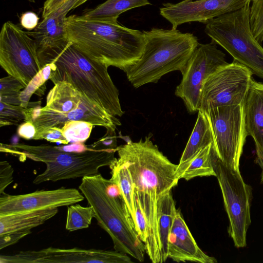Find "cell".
<instances>
[{
  "label": "cell",
  "instance_id": "2e32d148",
  "mask_svg": "<svg viewBox=\"0 0 263 263\" xmlns=\"http://www.w3.org/2000/svg\"><path fill=\"white\" fill-rule=\"evenodd\" d=\"M84 198L78 190L65 187L16 195L4 193L0 197V215L68 206L83 200Z\"/></svg>",
  "mask_w": 263,
  "mask_h": 263
},
{
  "label": "cell",
  "instance_id": "e575fe53",
  "mask_svg": "<svg viewBox=\"0 0 263 263\" xmlns=\"http://www.w3.org/2000/svg\"><path fill=\"white\" fill-rule=\"evenodd\" d=\"M68 1H71L73 4L74 8H76L88 0H46L43 6L42 17L43 18L46 17L63 4Z\"/></svg>",
  "mask_w": 263,
  "mask_h": 263
},
{
  "label": "cell",
  "instance_id": "8992f818",
  "mask_svg": "<svg viewBox=\"0 0 263 263\" xmlns=\"http://www.w3.org/2000/svg\"><path fill=\"white\" fill-rule=\"evenodd\" d=\"M117 149L89 147L83 152H70L47 144L30 145L20 143H1L0 146L1 152L17 157L20 161L30 159L46 164L45 170L34 179V184L97 175L100 168L109 166L115 158Z\"/></svg>",
  "mask_w": 263,
  "mask_h": 263
},
{
  "label": "cell",
  "instance_id": "d4e9b609",
  "mask_svg": "<svg viewBox=\"0 0 263 263\" xmlns=\"http://www.w3.org/2000/svg\"><path fill=\"white\" fill-rule=\"evenodd\" d=\"M177 209L171 192L164 197L158 224L161 263L168 258V236L172 227Z\"/></svg>",
  "mask_w": 263,
  "mask_h": 263
},
{
  "label": "cell",
  "instance_id": "f546056e",
  "mask_svg": "<svg viewBox=\"0 0 263 263\" xmlns=\"http://www.w3.org/2000/svg\"><path fill=\"white\" fill-rule=\"evenodd\" d=\"M250 6V25L256 40L263 41V0H253Z\"/></svg>",
  "mask_w": 263,
  "mask_h": 263
},
{
  "label": "cell",
  "instance_id": "f35d334b",
  "mask_svg": "<svg viewBox=\"0 0 263 263\" xmlns=\"http://www.w3.org/2000/svg\"><path fill=\"white\" fill-rule=\"evenodd\" d=\"M36 128L33 122H24L17 128L18 135L26 140L33 139L36 134Z\"/></svg>",
  "mask_w": 263,
  "mask_h": 263
},
{
  "label": "cell",
  "instance_id": "ba28073f",
  "mask_svg": "<svg viewBox=\"0 0 263 263\" xmlns=\"http://www.w3.org/2000/svg\"><path fill=\"white\" fill-rule=\"evenodd\" d=\"M205 33L238 63L263 79V47L254 36L250 25V3L205 24Z\"/></svg>",
  "mask_w": 263,
  "mask_h": 263
},
{
  "label": "cell",
  "instance_id": "4dcf8cb0",
  "mask_svg": "<svg viewBox=\"0 0 263 263\" xmlns=\"http://www.w3.org/2000/svg\"><path fill=\"white\" fill-rule=\"evenodd\" d=\"M24 85L15 77L8 75L0 79L1 96H20Z\"/></svg>",
  "mask_w": 263,
  "mask_h": 263
},
{
  "label": "cell",
  "instance_id": "d590c367",
  "mask_svg": "<svg viewBox=\"0 0 263 263\" xmlns=\"http://www.w3.org/2000/svg\"><path fill=\"white\" fill-rule=\"evenodd\" d=\"M31 233V231H27L0 235V249L2 250L16 243Z\"/></svg>",
  "mask_w": 263,
  "mask_h": 263
},
{
  "label": "cell",
  "instance_id": "f1b7e54d",
  "mask_svg": "<svg viewBox=\"0 0 263 263\" xmlns=\"http://www.w3.org/2000/svg\"><path fill=\"white\" fill-rule=\"evenodd\" d=\"M25 108L0 101V126L17 125L25 119Z\"/></svg>",
  "mask_w": 263,
  "mask_h": 263
},
{
  "label": "cell",
  "instance_id": "60d3db41",
  "mask_svg": "<svg viewBox=\"0 0 263 263\" xmlns=\"http://www.w3.org/2000/svg\"><path fill=\"white\" fill-rule=\"evenodd\" d=\"M260 182L261 183H263V169H262V173H261V180H260Z\"/></svg>",
  "mask_w": 263,
  "mask_h": 263
},
{
  "label": "cell",
  "instance_id": "d6986e66",
  "mask_svg": "<svg viewBox=\"0 0 263 263\" xmlns=\"http://www.w3.org/2000/svg\"><path fill=\"white\" fill-rule=\"evenodd\" d=\"M243 105L247 135L254 140L256 161L263 169V83L253 79Z\"/></svg>",
  "mask_w": 263,
  "mask_h": 263
},
{
  "label": "cell",
  "instance_id": "7402d4cb",
  "mask_svg": "<svg viewBox=\"0 0 263 263\" xmlns=\"http://www.w3.org/2000/svg\"><path fill=\"white\" fill-rule=\"evenodd\" d=\"M193 131L181 157L178 167L190 160L200 149L213 143V137L209 122L204 113L198 111Z\"/></svg>",
  "mask_w": 263,
  "mask_h": 263
},
{
  "label": "cell",
  "instance_id": "ab89813d",
  "mask_svg": "<svg viewBox=\"0 0 263 263\" xmlns=\"http://www.w3.org/2000/svg\"><path fill=\"white\" fill-rule=\"evenodd\" d=\"M0 101L10 105L21 106L20 96H1Z\"/></svg>",
  "mask_w": 263,
  "mask_h": 263
},
{
  "label": "cell",
  "instance_id": "b9f144b4",
  "mask_svg": "<svg viewBox=\"0 0 263 263\" xmlns=\"http://www.w3.org/2000/svg\"><path fill=\"white\" fill-rule=\"evenodd\" d=\"M253 0H247V3H251Z\"/></svg>",
  "mask_w": 263,
  "mask_h": 263
},
{
  "label": "cell",
  "instance_id": "7a4b0ae2",
  "mask_svg": "<svg viewBox=\"0 0 263 263\" xmlns=\"http://www.w3.org/2000/svg\"><path fill=\"white\" fill-rule=\"evenodd\" d=\"M67 39L91 60L123 71L140 58L145 45L143 31L118 22L87 20L71 15L65 21Z\"/></svg>",
  "mask_w": 263,
  "mask_h": 263
},
{
  "label": "cell",
  "instance_id": "52a82bcc",
  "mask_svg": "<svg viewBox=\"0 0 263 263\" xmlns=\"http://www.w3.org/2000/svg\"><path fill=\"white\" fill-rule=\"evenodd\" d=\"M54 84L47 96L45 106L32 121L36 131L33 140H41L50 128H61L69 121H84L111 130L121 125L116 116L90 101L71 84L60 81Z\"/></svg>",
  "mask_w": 263,
  "mask_h": 263
},
{
  "label": "cell",
  "instance_id": "cb8c5ba5",
  "mask_svg": "<svg viewBox=\"0 0 263 263\" xmlns=\"http://www.w3.org/2000/svg\"><path fill=\"white\" fill-rule=\"evenodd\" d=\"M109 166L111 170L110 179L119 187L135 228L134 187L130 173L124 164L117 158L114 159Z\"/></svg>",
  "mask_w": 263,
  "mask_h": 263
},
{
  "label": "cell",
  "instance_id": "836d02e7",
  "mask_svg": "<svg viewBox=\"0 0 263 263\" xmlns=\"http://www.w3.org/2000/svg\"><path fill=\"white\" fill-rule=\"evenodd\" d=\"M14 172L12 165L6 160L0 162V194L4 193L6 187L13 181Z\"/></svg>",
  "mask_w": 263,
  "mask_h": 263
},
{
  "label": "cell",
  "instance_id": "ac0fdd59",
  "mask_svg": "<svg viewBox=\"0 0 263 263\" xmlns=\"http://www.w3.org/2000/svg\"><path fill=\"white\" fill-rule=\"evenodd\" d=\"M73 9L70 2L64 3L44 18L33 31L28 32L35 41L38 52L58 47L69 42L65 21L67 13Z\"/></svg>",
  "mask_w": 263,
  "mask_h": 263
},
{
  "label": "cell",
  "instance_id": "e0dca14e",
  "mask_svg": "<svg viewBox=\"0 0 263 263\" xmlns=\"http://www.w3.org/2000/svg\"><path fill=\"white\" fill-rule=\"evenodd\" d=\"M168 258L174 261L216 263L215 258L204 253L197 245L181 213L177 209L168 240Z\"/></svg>",
  "mask_w": 263,
  "mask_h": 263
},
{
  "label": "cell",
  "instance_id": "9a60e30c",
  "mask_svg": "<svg viewBox=\"0 0 263 263\" xmlns=\"http://www.w3.org/2000/svg\"><path fill=\"white\" fill-rule=\"evenodd\" d=\"M247 0H183L178 3L163 4L160 15L172 25V29L193 22L206 24L223 14L242 8Z\"/></svg>",
  "mask_w": 263,
  "mask_h": 263
},
{
  "label": "cell",
  "instance_id": "8fae6325",
  "mask_svg": "<svg viewBox=\"0 0 263 263\" xmlns=\"http://www.w3.org/2000/svg\"><path fill=\"white\" fill-rule=\"evenodd\" d=\"M0 65L25 87L43 68L34 40L10 21L3 25L0 32Z\"/></svg>",
  "mask_w": 263,
  "mask_h": 263
},
{
  "label": "cell",
  "instance_id": "6da1fadb",
  "mask_svg": "<svg viewBox=\"0 0 263 263\" xmlns=\"http://www.w3.org/2000/svg\"><path fill=\"white\" fill-rule=\"evenodd\" d=\"M130 141L118 146V159L128 168L134 195L139 200L148 224L145 252L153 263H161L158 224L164 196L176 186L178 164L172 163L151 140Z\"/></svg>",
  "mask_w": 263,
  "mask_h": 263
},
{
  "label": "cell",
  "instance_id": "4fadbf2b",
  "mask_svg": "<svg viewBox=\"0 0 263 263\" xmlns=\"http://www.w3.org/2000/svg\"><path fill=\"white\" fill-rule=\"evenodd\" d=\"M228 62L226 54L213 42L199 43L181 73L175 95L181 98L190 114L198 112L201 92L207 78Z\"/></svg>",
  "mask_w": 263,
  "mask_h": 263
},
{
  "label": "cell",
  "instance_id": "1f68e13d",
  "mask_svg": "<svg viewBox=\"0 0 263 263\" xmlns=\"http://www.w3.org/2000/svg\"><path fill=\"white\" fill-rule=\"evenodd\" d=\"M135 229L138 236L145 244L148 237V224L137 198L134 195Z\"/></svg>",
  "mask_w": 263,
  "mask_h": 263
},
{
  "label": "cell",
  "instance_id": "277c9868",
  "mask_svg": "<svg viewBox=\"0 0 263 263\" xmlns=\"http://www.w3.org/2000/svg\"><path fill=\"white\" fill-rule=\"evenodd\" d=\"M93 208L98 224L111 238L115 251L143 262L145 248L117 184L100 173L82 178L79 187Z\"/></svg>",
  "mask_w": 263,
  "mask_h": 263
},
{
  "label": "cell",
  "instance_id": "ffe728a7",
  "mask_svg": "<svg viewBox=\"0 0 263 263\" xmlns=\"http://www.w3.org/2000/svg\"><path fill=\"white\" fill-rule=\"evenodd\" d=\"M58 208L0 215V235L31 231L54 217Z\"/></svg>",
  "mask_w": 263,
  "mask_h": 263
},
{
  "label": "cell",
  "instance_id": "d6a6232c",
  "mask_svg": "<svg viewBox=\"0 0 263 263\" xmlns=\"http://www.w3.org/2000/svg\"><path fill=\"white\" fill-rule=\"evenodd\" d=\"M93 149H116L117 148V136L115 130H106L104 136L98 141L89 145Z\"/></svg>",
  "mask_w": 263,
  "mask_h": 263
},
{
  "label": "cell",
  "instance_id": "5bb4252c",
  "mask_svg": "<svg viewBox=\"0 0 263 263\" xmlns=\"http://www.w3.org/2000/svg\"><path fill=\"white\" fill-rule=\"evenodd\" d=\"M1 263H132L127 254L117 251L49 247L0 256Z\"/></svg>",
  "mask_w": 263,
  "mask_h": 263
},
{
  "label": "cell",
  "instance_id": "7c38bea8",
  "mask_svg": "<svg viewBox=\"0 0 263 263\" xmlns=\"http://www.w3.org/2000/svg\"><path fill=\"white\" fill-rule=\"evenodd\" d=\"M253 75L249 68L235 61L220 67L205 80L198 110L243 104Z\"/></svg>",
  "mask_w": 263,
  "mask_h": 263
},
{
  "label": "cell",
  "instance_id": "4316f807",
  "mask_svg": "<svg viewBox=\"0 0 263 263\" xmlns=\"http://www.w3.org/2000/svg\"><path fill=\"white\" fill-rule=\"evenodd\" d=\"M95 217L93 208L91 205H70L67 209L66 229L72 232L87 228Z\"/></svg>",
  "mask_w": 263,
  "mask_h": 263
},
{
  "label": "cell",
  "instance_id": "484cf974",
  "mask_svg": "<svg viewBox=\"0 0 263 263\" xmlns=\"http://www.w3.org/2000/svg\"><path fill=\"white\" fill-rule=\"evenodd\" d=\"M51 68L49 64L44 68L33 78L29 84L21 92V106L24 108L35 107L40 105L41 101L30 102L33 94L42 96L46 90L45 82L50 79Z\"/></svg>",
  "mask_w": 263,
  "mask_h": 263
},
{
  "label": "cell",
  "instance_id": "5b68a950",
  "mask_svg": "<svg viewBox=\"0 0 263 263\" xmlns=\"http://www.w3.org/2000/svg\"><path fill=\"white\" fill-rule=\"evenodd\" d=\"M145 45L139 60L123 71L135 88L157 83L174 71L182 73L199 43L191 33L177 29L152 28L143 31Z\"/></svg>",
  "mask_w": 263,
  "mask_h": 263
},
{
  "label": "cell",
  "instance_id": "9c48e42d",
  "mask_svg": "<svg viewBox=\"0 0 263 263\" xmlns=\"http://www.w3.org/2000/svg\"><path fill=\"white\" fill-rule=\"evenodd\" d=\"M213 164L229 219V234L235 247L243 248L247 245V232L251 222L252 188L245 182L240 171L226 166L215 152Z\"/></svg>",
  "mask_w": 263,
  "mask_h": 263
},
{
  "label": "cell",
  "instance_id": "83f0119b",
  "mask_svg": "<svg viewBox=\"0 0 263 263\" xmlns=\"http://www.w3.org/2000/svg\"><path fill=\"white\" fill-rule=\"evenodd\" d=\"M93 126L84 121H69L64 123L61 130L69 143H84L89 138Z\"/></svg>",
  "mask_w": 263,
  "mask_h": 263
},
{
  "label": "cell",
  "instance_id": "3957f363",
  "mask_svg": "<svg viewBox=\"0 0 263 263\" xmlns=\"http://www.w3.org/2000/svg\"><path fill=\"white\" fill-rule=\"evenodd\" d=\"M41 64L51 68L49 80L53 84H71L90 101L110 114L121 117L119 92L108 72V67L87 57L71 42L38 52Z\"/></svg>",
  "mask_w": 263,
  "mask_h": 263
},
{
  "label": "cell",
  "instance_id": "74e56055",
  "mask_svg": "<svg viewBox=\"0 0 263 263\" xmlns=\"http://www.w3.org/2000/svg\"><path fill=\"white\" fill-rule=\"evenodd\" d=\"M39 17L36 13L28 11L23 13L21 16L20 23L25 29L34 30L39 24Z\"/></svg>",
  "mask_w": 263,
  "mask_h": 263
},
{
  "label": "cell",
  "instance_id": "44dd1931",
  "mask_svg": "<svg viewBox=\"0 0 263 263\" xmlns=\"http://www.w3.org/2000/svg\"><path fill=\"white\" fill-rule=\"evenodd\" d=\"M214 153L213 143L202 148L186 163L177 166V178L189 181L197 177H216L213 164Z\"/></svg>",
  "mask_w": 263,
  "mask_h": 263
},
{
  "label": "cell",
  "instance_id": "603a6c76",
  "mask_svg": "<svg viewBox=\"0 0 263 263\" xmlns=\"http://www.w3.org/2000/svg\"><path fill=\"white\" fill-rule=\"evenodd\" d=\"M149 5L148 0H107L81 16L87 20L118 22L119 15L125 11Z\"/></svg>",
  "mask_w": 263,
  "mask_h": 263
},
{
  "label": "cell",
  "instance_id": "8d00e7d4",
  "mask_svg": "<svg viewBox=\"0 0 263 263\" xmlns=\"http://www.w3.org/2000/svg\"><path fill=\"white\" fill-rule=\"evenodd\" d=\"M45 139L52 143H59L63 144L69 143L65 138L61 128L52 127L48 129L41 137V140Z\"/></svg>",
  "mask_w": 263,
  "mask_h": 263
},
{
  "label": "cell",
  "instance_id": "30bf717a",
  "mask_svg": "<svg viewBox=\"0 0 263 263\" xmlns=\"http://www.w3.org/2000/svg\"><path fill=\"white\" fill-rule=\"evenodd\" d=\"M243 104L219 106L203 111L211 128L217 157L235 171H239L240 159L248 136Z\"/></svg>",
  "mask_w": 263,
  "mask_h": 263
}]
</instances>
